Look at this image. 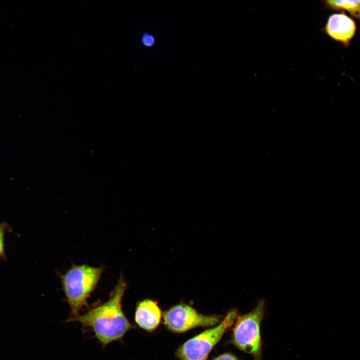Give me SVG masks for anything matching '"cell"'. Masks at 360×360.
I'll return each mask as SVG.
<instances>
[{"instance_id": "1", "label": "cell", "mask_w": 360, "mask_h": 360, "mask_svg": "<svg viewBox=\"0 0 360 360\" xmlns=\"http://www.w3.org/2000/svg\"><path fill=\"white\" fill-rule=\"evenodd\" d=\"M126 288V284L121 276L106 302L80 315L73 321H78L91 328L102 344L120 339L132 328L122 307Z\"/></svg>"}, {"instance_id": "2", "label": "cell", "mask_w": 360, "mask_h": 360, "mask_svg": "<svg viewBox=\"0 0 360 360\" xmlns=\"http://www.w3.org/2000/svg\"><path fill=\"white\" fill-rule=\"evenodd\" d=\"M104 268L94 267L86 264H72L60 276L64 292L70 309L68 320L78 317L80 311L88 305L87 300L96 286Z\"/></svg>"}, {"instance_id": "3", "label": "cell", "mask_w": 360, "mask_h": 360, "mask_svg": "<svg viewBox=\"0 0 360 360\" xmlns=\"http://www.w3.org/2000/svg\"><path fill=\"white\" fill-rule=\"evenodd\" d=\"M264 302L245 314L237 316L233 329L232 342L241 350L261 360L262 341L260 326L264 314Z\"/></svg>"}, {"instance_id": "4", "label": "cell", "mask_w": 360, "mask_h": 360, "mask_svg": "<svg viewBox=\"0 0 360 360\" xmlns=\"http://www.w3.org/2000/svg\"><path fill=\"white\" fill-rule=\"evenodd\" d=\"M237 316L235 310L228 312L218 325L202 332L182 344L176 350V356L180 360H205L226 330L234 324Z\"/></svg>"}, {"instance_id": "5", "label": "cell", "mask_w": 360, "mask_h": 360, "mask_svg": "<svg viewBox=\"0 0 360 360\" xmlns=\"http://www.w3.org/2000/svg\"><path fill=\"white\" fill-rule=\"evenodd\" d=\"M220 317L198 313L184 304L176 305L164 314L165 325L175 332H183L198 326H210L218 322Z\"/></svg>"}, {"instance_id": "6", "label": "cell", "mask_w": 360, "mask_h": 360, "mask_svg": "<svg viewBox=\"0 0 360 360\" xmlns=\"http://www.w3.org/2000/svg\"><path fill=\"white\" fill-rule=\"evenodd\" d=\"M356 30L355 21L342 11L330 14L321 30L332 40L347 48L355 36Z\"/></svg>"}, {"instance_id": "7", "label": "cell", "mask_w": 360, "mask_h": 360, "mask_svg": "<svg viewBox=\"0 0 360 360\" xmlns=\"http://www.w3.org/2000/svg\"><path fill=\"white\" fill-rule=\"evenodd\" d=\"M162 312L156 302L145 300L136 306L134 320L136 323L147 331L154 330L159 325Z\"/></svg>"}, {"instance_id": "8", "label": "cell", "mask_w": 360, "mask_h": 360, "mask_svg": "<svg viewBox=\"0 0 360 360\" xmlns=\"http://www.w3.org/2000/svg\"><path fill=\"white\" fill-rule=\"evenodd\" d=\"M328 10H346L352 16L360 20V0H322Z\"/></svg>"}, {"instance_id": "9", "label": "cell", "mask_w": 360, "mask_h": 360, "mask_svg": "<svg viewBox=\"0 0 360 360\" xmlns=\"http://www.w3.org/2000/svg\"><path fill=\"white\" fill-rule=\"evenodd\" d=\"M8 228V226L6 223L0 224V260H6L4 237Z\"/></svg>"}, {"instance_id": "10", "label": "cell", "mask_w": 360, "mask_h": 360, "mask_svg": "<svg viewBox=\"0 0 360 360\" xmlns=\"http://www.w3.org/2000/svg\"><path fill=\"white\" fill-rule=\"evenodd\" d=\"M140 42V44L144 46L150 48L156 46V39L154 35L152 34L144 32L142 34Z\"/></svg>"}, {"instance_id": "11", "label": "cell", "mask_w": 360, "mask_h": 360, "mask_svg": "<svg viewBox=\"0 0 360 360\" xmlns=\"http://www.w3.org/2000/svg\"><path fill=\"white\" fill-rule=\"evenodd\" d=\"M214 360H239L236 357L230 353L222 354Z\"/></svg>"}]
</instances>
